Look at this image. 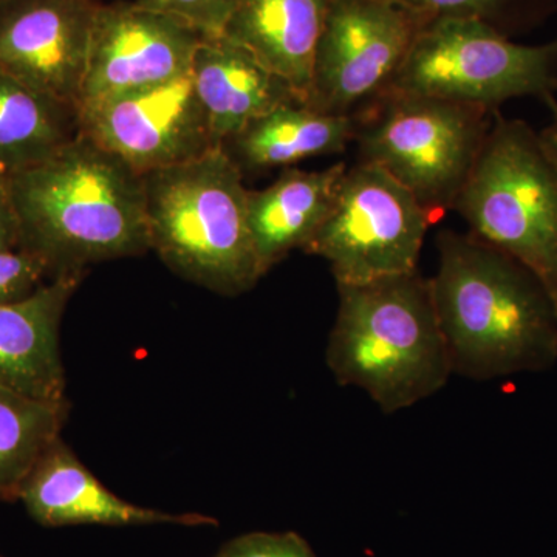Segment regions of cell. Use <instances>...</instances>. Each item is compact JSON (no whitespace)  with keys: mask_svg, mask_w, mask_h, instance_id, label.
<instances>
[{"mask_svg":"<svg viewBox=\"0 0 557 557\" xmlns=\"http://www.w3.org/2000/svg\"><path fill=\"white\" fill-rule=\"evenodd\" d=\"M7 185L20 249L46 265L50 281L150 251L143 174L86 135L7 175Z\"/></svg>","mask_w":557,"mask_h":557,"instance_id":"1","label":"cell"},{"mask_svg":"<svg viewBox=\"0 0 557 557\" xmlns=\"http://www.w3.org/2000/svg\"><path fill=\"white\" fill-rule=\"evenodd\" d=\"M432 298L453 375L490 381L557 362V306L536 274L468 233L440 231Z\"/></svg>","mask_w":557,"mask_h":557,"instance_id":"2","label":"cell"},{"mask_svg":"<svg viewBox=\"0 0 557 557\" xmlns=\"http://www.w3.org/2000/svg\"><path fill=\"white\" fill-rule=\"evenodd\" d=\"M336 289L325 362L339 386L361 388L384 413H397L448 384L453 369L431 278L416 271Z\"/></svg>","mask_w":557,"mask_h":557,"instance_id":"3","label":"cell"},{"mask_svg":"<svg viewBox=\"0 0 557 557\" xmlns=\"http://www.w3.org/2000/svg\"><path fill=\"white\" fill-rule=\"evenodd\" d=\"M150 251L182 278L236 298L265 276L248 226L244 172L218 148L143 174Z\"/></svg>","mask_w":557,"mask_h":557,"instance_id":"4","label":"cell"},{"mask_svg":"<svg viewBox=\"0 0 557 557\" xmlns=\"http://www.w3.org/2000/svg\"><path fill=\"white\" fill-rule=\"evenodd\" d=\"M453 211L536 274L557 306V164L539 132L497 112Z\"/></svg>","mask_w":557,"mask_h":557,"instance_id":"5","label":"cell"},{"mask_svg":"<svg viewBox=\"0 0 557 557\" xmlns=\"http://www.w3.org/2000/svg\"><path fill=\"white\" fill-rule=\"evenodd\" d=\"M496 113L387 90L355 115L359 163L375 164L442 219L474 170Z\"/></svg>","mask_w":557,"mask_h":557,"instance_id":"6","label":"cell"},{"mask_svg":"<svg viewBox=\"0 0 557 557\" xmlns=\"http://www.w3.org/2000/svg\"><path fill=\"white\" fill-rule=\"evenodd\" d=\"M387 90L493 112L504 102L530 97L544 101L555 113L557 39L522 46L480 17H431Z\"/></svg>","mask_w":557,"mask_h":557,"instance_id":"7","label":"cell"},{"mask_svg":"<svg viewBox=\"0 0 557 557\" xmlns=\"http://www.w3.org/2000/svg\"><path fill=\"white\" fill-rule=\"evenodd\" d=\"M437 219L375 164L348 168L327 220L304 251L329 262L336 285L416 273Z\"/></svg>","mask_w":557,"mask_h":557,"instance_id":"8","label":"cell"},{"mask_svg":"<svg viewBox=\"0 0 557 557\" xmlns=\"http://www.w3.org/2000/svg\"><path fill=\"white\" fill-rule=\"evenodd\" d=\"M428 20L392 0H330L306 104L357 115L391 87Z\"/></svg>","mask_w":557,"mask_h":557,"instance_id":"9","label":"cell"},{"mask_svg":"<svg viewBox=\"0 0 557 557\" xmlns=\"http://www.w3.org/2000/svg\"><path fill=\"white\" fill-rule=\"evenodd\" d=\"M81 134L139 174L178 166L222 148L190 75L153 89L83 104Z\"/></svg>","mask_w":557,"mask_h":557,"instance_id":"10","label":"cell"},{"mask_svg":"<svg viewBox=\"0 0 557 557\" xmlns=\"http://www.w3.org/2000/svg\"><path fill=\"white\" fill-rule=\"evenodd\" d=\"M205 38L188 22L137 2L101 3L91 30L79 108L188 75Z\"/></svg>","mask_w":557,"mask_h":557,"instance_id":"11","label":"cell"},{"mask_svg":"<svg viewBox=\"0 0 557 557\" xmlns=\"http://www.w3.org/2000/svg\"><path fill=\"white\" fill-rule=\"evenodd\" d=\"M100 0H2L0 72L78 106Z\"/></svg>","mask_w":557,"mask_h":557,"instance_id":"12","label":"cell"},{"mask_svg":"<svg viewBox=\"0 0 557 557\" xmlns=\"http://www.w3.org/2000/svg\"><path fill=\"white\" fill-rule=\"evenodd\" d=\"M20 500L39 525L218 527L219 520L200 512H168L139 507L102 485L89 468L60 438L25 483Z\"/></svg>","mask_w":557,"mask_h":557,"instance_id":"13","label":"cell"},{"mask_svg":"<svg viewBox=\"0 0 557 557\" xmlns=\"http://www.w3.org/2000/svg\"><path fill=\"white\" fill-rule=\"evenodd\" d=\"M83 278H51L28 298L0 306V386L32 398H67L61 322Z\"/></svg>","mask_w":557,"mask_h":557,"instance_id":"14","label":"cell"},{"mask_svg":"<svg viewBox=\"0 0 557 557\" xmlns=\"http://www.w3.org/2000/svg\"><path fill=\"white\" fill-rule=\"evenodd\" d=\"M189 75L211 123L212 135L222 148L248 123L270 110L304 102L287 81L223 35L201 40Z\"/></svg>","mask_w":557,"mask_h":557,"instance_id":"15","label":"cell"},{"mask_svg":"<svg viewBox=\"0 0 557 557\" xmlns=\"http://www.w3.org/2000/svg\"><path fill=\"white\" fill-rule=\"evenodd\" d=\"M346 163L327 170H287L269 186L248 190V226L263 274L304 249L327 220L346 175Z\"/></svg>","mask_w":557,"mask_h":557,"instance_id":"16","label":"cell"},{"mask_svg":"<svg viewBox=\"0 0 557 557\" xmlns=\"http://www.w3.org/2000/svg\"><path fill=\"white\" fill-rule=\"evenodd\" d=\"M330 0H239L222 35L287 81L304 102Z\"/></svg>","mask_w":557,"mask_h":557,"instance_id":"17","label":"cell"},{"mask_svg":"<svg viewBox=\"0 0 557 557\" xmlns=\"http://www.w3.org/2000/svg\"><path fill=\"white\" fill-rule=\"evenodd\" d=\"M355 127V116L318 112L296 101L252 120L223 149L242 172L269 171L343 153L354 141Z\"/></svg>","mask_w":557,"mask_h":557,"instance_id":"18","label":"cell"},{"mask_svg":"<svg viewBox=\"0 0 557 557\" xmlns=\"http://www.w3.org/2000/svg\"><path fill=\"white\" fill-rule=\"evenodd\" d=\"M81 135L79 108L0 72V172L35 166Z\"/></svg>","mask_w":557,"mask_h":557,"instance_id":"19","label":"cell"},{"mask_svg":"<svg viewBox=\"0 0 557 557\" xmlns=\"http://www.w3.org/2000/svg\"><path fill=\"white\" fill-rule=\"evenodd\" d=\"M72 405L0 386V502L20 500L40 460L61 438Z\"/></svg>","mask_w":557,"mask_h":557,"instance_id":"20","label":"cell"},{"mask_svg":"<svg viewBox=\"0 0 557 557\" xmlns=\"http://www.w3.org/2000/svg\"><path fill=\"white\" fill-rule=\"evenodd\" d=\"M145 9L172 14L207 36L222 35L239 0H135Z\"/></svg>","mask_w":557,"mask_h":557,"instance_id":"21","label":"cell"},{"mask_svg":"<svg viewBox=\"0 0 557 557\" xmlns=\"http://www.w3.org/2000/svg\"><path fill=\"white\" fill-rule=\"evenodd\" d=\"M214 557H318L295 531H255L231 539Z\"/></svg>","mask_w":557,"mask_h":557,"instance_id":"22","label":"cell"},{"mask_svg":"<svg viewBox=\"0 0 557 557\" xmlns=\"http://www.w3.org/2000/svg\"><path fill=\"white\" fill-rule=\"evenodd\" d=\"M47 281L46 265L35 256L22 249L0 255V306L28 298Z\"/></svg>","mask_w":557,"mask_h":557,"instance_id":"23","label":"cell"},{"mask_svg":"<svg viewBox=\"0 0 557 557\" xmlns=\"http://www.w3.org/2000/svg\"><path fill=\"white\" fill-rule=\"evenodd\" d=\"M426 17L474 16L494 24L497 17L533 0H392Z\"/></svg>","mask_w":557,"mask_h":557,"instance_id":"24","label":"cell"},{"mask_svg":"<svg viewBox=\"0 0 557 557\" xmlns=\"http://www.w3.org/2000/svg\"><path fill=\"white\" fill-rule=\"evenodd\" d=\"M20 249V223L7 185V175L0 174V255Z\"/></svg>","mask_w":557,"mask_h":557,"instance_id":"25","label":"cell"},{"mask_svg":"<svg viewBox=\"0 0 557 557\" xmlns=\"http://www.w3.org/2000/svg\"><path fill=\"white\" fill-rule=\"evenodd\" d=\"M539 137H541L545 149L548 150L549 156H552V159L555 160L557 164V110L555 112V119H553L547 127L539 132Z\"/></svg>","mask_w":557,"mask_h":557,"instance_id":"26","label":"cell"},{"mask_svg":"<svg viewBox=\"0 0 557 557\" xmlns=\"http://www.w3.org/2000/svg\"><path fill=\"white\" fill-rule=\"evenodd\" d=\"M0 174H2V172H0Z\"/></svg>","mask_w":557,"mask_h":557,"instance_id":"27","label":"cell"},{"mask_svg":"<svg viewBox=\"0 0 557 557\" xmlns=\"http://www.w3.org/2000/svg\"><path fill=\"white\" fill-rule=\"evenodd\" d=\"M0 2H2V0H0Z\"/></svg>","mask_w":557,"mask_h":557,"instance_id":"28","label":"cell"},{"mask_svg":"<svg viewBox=\"0 0 557 557\" xmlns=\"http://www.w3.org/2000/svg\"><path fill=\"white\" fill-rule=\"evenodd\" d=\"M0 557H2V556H0Z\"/></svg>","mask_w":557,"mask_h":557,"instance_id":"29","label":"cell"}]
</instances>
